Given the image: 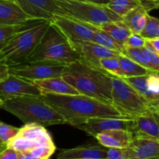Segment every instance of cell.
<instances>
[{
    "instance_id": "obj_1",
    "label": "cell",
    "mask_w": 159,
    "mask_h": 159,
    "mask_svg": "<svg viewBox=\"0 0 159 159\" xmlns=\"http://www.w3.org/2000/svg\"><path fill=\"white\" fill-rule=\"evenodd\" d=\"M43 100L57 111L66 124L77 127L93 117H116L131 119L123 114L112 103L85 95H58L43 93Z\"/></svg>"
},
{
    "instance_id": "obj_2",
    "label": "cell",
    "mask_w": 159,
    "mask_h": 159,
    "mask_svg": "<svg viewBox=\"0 0 159 159\" xmlns=\"http://www.w3.org/2000/svg\"><path fill=\"white\" fill-rule=\"evenodd\" d=\"M61 77L79 94L112 103L111 75L102 68L79 58L65 65Z\"/></svg>"
},
{
    "instance_id": "obj_3",
    "label": "cell",
    "mask_w": 159,
    "mask_h": 159,
    "mask_svg": "<svg viewBox=\"0 0 159 159\" xmlns=\"http://www.w3.org/2000/svg\"><path fill=\"white\" fill-rule=\"evenodd\" d=\"M50 24V20L34 19L26 27L11 36L0 47V63L8 68L25 63Z\"/></svg>"
},
{
    "instance_id": "obj_4",
    "label": "cell",
    "mask_w": 159,
    "mask_h": 159,
    "mask_svg": "<svg viewBox=\"0 0 159 159\" xmlns=\"http://www.w3.org/2000/svg\"><path fill=\"white\" fill-rule=\"evenodd\" d=\"M1 108L12 113L25 124L43 127L66 124L64 118L47 104L41 96H23L2 99Z\"/></svg>"
},
{
    "instance_id": "obj_5",
    "label": "cell",
    "mask_w": 159,
    "mask_h": 159,
    "mask_svg": "<svg viewBox=\"0 0 159 159\" xmlns=\"http://www.w3.org/2000/svg\"><path fill=\"white\" fill-rule=\"evenodd\" d=\"M80 58L72 43L51 22L26 61L58 62L68 64Z\"/></svg>"
},
{
    "instance_id": "obj_6",
    "label": "cell",
    "mask_w": 159,
    "mask_h": 159,
    "mask_svg": "<svg viewBox=\"0 0 159 159\" xmlns=\"http://www.w3.org/2000/svg\"><path fill=\"white\" fill-rule=\"evenodd\" d=\"M111 82L112 104L125 116L132 118L151 111H159L123 78L111 75Z\"/></svg>"
},
{
    "instance_id": "obj_7",
    "label": "cell",
    "mask_w": 159,
    "mask_h": 159,
    "mask_svg": "<svg viewBox=\"0 0 159 159\" xmlns=\"http://www.w3.org/2000/svg\"><path fill=\"white\" fill-rule=\"evenodd\" d=\"M65 15L84 23L99 26L104 23L117 21L120 16L107 6L78 0H54Z\"/></svg>"
},
{
    "instance_id": "obj_8",
    "label": "cell",
    "mask_w": 159,
    "mask_h": 159,
    "mask_svg": "<svg viewBox=\"0 0 159 159\" xmlns=\"http://www.w3.org/2000/svg\"><path fill=\"white\" fill-rule=\"evenodd\" d=\"M66 64L58 62L26 61L9 68V73L29 81L61 77Z\"/></svg>"
},
{
    "instance_id": "obj_9",
    "label": "cell",
    "mask_w": 159,
    "mask_h": 159,
    "mask_svg": "<svg viewBox=\"0 0 159 159\" xmlns=\"http://www.w3.org/2000/svg\"><path fill=\"white\" fill-rule=\"evenodd\" d=\"M71 43L93 41L95 26L67 15H54L51 20Z\"/></svg>"
},
{
    "instance_id": "obj_10",
    "label": "cell",
    "mask_w": 159,
    "mask_h": 159,
    "mask_svg": "<svg viewBox=\"0 0 159 159\" xmlns=\"http://www.w3.org/2000/svg\"><path fill=\"white\" fill-rule=\"evenodd\" d=\"M40 89L33 82L16 76L9 73L8 75L0 81V99L23 96H40Z\"/></svg>"
},
{
    "instance_id": "obj_11",
    "label": "cell",
    "mask_w": 159,
    "mask_h": 159,
    "mask_svg": "<svg viewBox=\"0 0 159 159\" xmlns=\"http://www.w3.org/2000/svg\"><path fill=\"white\" fill-rule=\"evenodd\" d=\"M133 126V119L116 117H93L87 120L77 128L88 134L96 137L99 134L110 130H125L130 132Z\"/></svg>"
},
{
    "instance_id": "obj_12",
    "label": "cell",
    "mask_w": 159,
    "mask_h": 159,
    "mask_svg": "<svg viewBox=\"0 0 159 159\" xmlns=\"http://www.w3.org/2000/svg\"><path fill=\"white\" fill-rule=\"evenodd\" d=\"M15 2L32 19L51 21L54 15H65L54 0H16Z\"/></svg>"
},
{
    "instance_id": "obj_13",
    "label": "cell",
    "mask_w": 159,
    "mask_h": 159,
    "mask_svg": "<svg viewBox=\"0 0 159 159\" xmlns=\"http://www.w3.org/2000/svg\"><path fill=\"white\" fill-rule=\"evenodd\" d=\"M132 119V136L159 141V111H151Z\"/></svg>"
},
{
    "instance_id": "obj_14",
    "label": "cell",
    "mask_w": 159,
    "mask_h": 159,
    "mask_svg": "<svg viewBox=\"0 0 159 159\" xmlns=\"http://www.w3.org/2000/svg\"><path fill=\"white\" fill-rule=\"evenodd\" d=\"M75 49L82 60L96 68H100L99 61L105 57H116L120 54L117 51H112L93 41H81L72 43Z\"/></svg>"
},
{
    "instance_id": "obj_15",
    "label": "cell",
    "mask_w": 159,
    "mask_h": 159,
    "mask_svg": "<svg viewBox=\"0 0 159 159\" xmlns=\"http://www.w3.org/2000/svg\"><path fill=\"white\" fill-rule=\"evenodd\" d=\"M125 154L126 159H158L159 141L133 137Z\"/></svg>"
},
{
    "instance_id": "obj_16",
    "label": "cell",
    "mask_w": 159,
    "mask_h": 159,
    "mask_svg": "<svg viewBox=\"0 0 159 159\" xmlns=\"http://www.w3.org/2000/svg\"><path fill=\"white\" fill-rule=\"evenodd\" d=\"M107 148L101 144L79 146L74 148L61 150L57 155V159H107Z\"/></svg>"
},
{
    "instance_id": "obj_17",
    "label": "cell",
    "mask_w": 159,
    "mask_h": 159,
    "mask_svg": "<svg viewBox=\"0 0 159 159\" xmlns=\"http://www.w3.org/2000/svg\"><path fill=\"white\" fill-rule=\"evenodd\" d=\"M30 19L15 1L0 0V24H18Z\"/></svg>"
},
{
    "instance_id": "obj_18",
    "label": "cell",
    "mask_w": 159,
    "mask_h": 159,
    "mask_svg": "<svg viewBox=\"0 0 159 159\" xmlns=\"http://www.w3.org/2000/svg\"><path fill=\"white\" fill-rule=\"evenodd\" d=\"M95 138L101 145L107 148H124L129 145L133 136L130 132L125 130H110L99 134Z\"/></svg>"
},
{
    "instance_id": "obj_19",
    "label": "cell",
    "mask_w": 159,
    "mask_h": 159,
    "mask_svg": "<svg viewBox=\"0 0 159 159\" xmlns=\"http://www.w3.org/2000/svg\"><path fill=\"white\" fill-rule=\"evenodd\" d=\"M40 89L42 94L52 93L58 95H78L79 92L73 88L62 77L51 78V79H40L32 81Z\"/></svg>"
},
{
    "instance_id": "obj_20",
    "label": "cell",
    "mask_w": 159,
    "mask_h": 159,
    "mask_svg": "<svg viewBox=\"0 0 159 159\" xmlns=\"http://www.w3.org/2000/svg\"><path fill=\"white\" fill-rule=\"evenodd\" d=\"M17 136L37 141L43 145H54V141L49 132L44 127L36 124H25L23 127L20 128Z\"/></svg>"
},
{
    "instance_id": "obj_21",
    "label": "cell",
    "mask_w": 159,
    "mask_h": 159,
    "mask_svg": "<svg viewBox=\"0 0 159 159\" xmlns=\"http://www.w3.org/2000/svg\"><path fill=\"white\" fill-rule=\"evenodd\" d=\"M148 13V12H146L142 6H138L120 17L118 21L128 28L131 33L140 34L144 26Z\"/></svg>"
},
{
    "instance_id": "obj_22",
    "label": "cell",
    "mask_w": 159,
    "mask_h": 159,
    "mask_svg": "<svg viewBox=\"0 0 159 159\" xmlns=\"http://www.w3.org/2000/svg\"><path fill=\"white\" fill-rule=\"evenodd\" d=\"M97 27L107 32L122 48V51L125 47L127 38L131 34V31L118 20L104 23Z\"/></svg>"
},
{
    "instance_id": "obj_23",
    "label": "cell",
    "mask_w": 159,
    "mask_h": 159,
    "mask_svg": "<svg viewBox=\"0 0 159 159\" xmlns=\"http://www.w3.org/2000/svg\"><path fill=\"white\" fill-rule=\"evenodd\" d=\"M153 72V71H152ZM150 74V73H149ZM148 74L145 75L135 76V77L123 78L129 85L133 87L138 93L141 95L144 99L148 101L152 107L159 109V98L153 96L149 92L147 86V79Z\"/></svg>"
},
{
    "instance_id": "obj_24",
    "label": "cell",
    "mask_w": 159,
    "mask_h": 159,
    "mask_svg": "<svg viewBox=\"0 0 159 159\" xmlns=\"http://www.w3.org/2000/svg\"><path fill=\"white\" fill-rule=\"evenodd\" d=\"M118 59H119L120 68L124 75V78L145 75L152 71H155L141 66V65L134 61L133 60L123 54H120L118 56Z\"/></svg>"
},
{
    "instance_id": "obj_25",
    "label": "cell",
    "mask_w": 159,
    "mask_h": 159,
    "mask_svg": "<svg viewBox=\"0 0 159 159\" xmlns=\"http://www.w3.org/2000/svg\"><path fill=\"white\" fill-rule=\"evenodd\" d=\"M93 42L98 43L104 48L122 54V48L107 32L96 26H95L94 34H93Z\"/></svg>"
},
{
    "instance_id": "obj_26",
    "label": "cell",
    "mask_w": 159,
    "mask_h": 159,
    "mask_svg": "<svg viewBox=\"0 0 159 159\" xmlns=\"http://www.w3.org/2000/svg\"><path fill=\"white\" fill-rule=\"evenodd\" d=\"M140 3L141 0H110L107 6L121 17L131 9L140 6Z\"/></svg>"
},
{
    "instance_id": "obj_27",
    "label": "cell",
    "mask_w": 159,
    "mask_h": 159,
    "mask_svg": "<svg viewBox=\"0 0 159 159\" xmlns=\"http://www.w3.org/2000/svg\"><path fill=\"white\" fill-rule=\"evenodd\" d=\"M141 37L145 40L158 38L159 37V20L152 16L148 13L146 15V20L142 30L140 33Z\"/></svg>"
},
{
    "instance_id": "obj_28",
    "label": "cell",
    "mask_w": 159,
    "mask_h": 159,
    "mask_svg": "<svg viewBox=\"0 0 159 159\" xmlns=\"http://www.w3.org/2000/svg\"><path fill=\"white\" fill-rule=\"evenodd\" d=\"M118 56L101 59L99 65H100V68L109 74L116 76V77L124 78V75L120 65Z\"/></svg>"
},
{
    "instance_id": "obj_29",
    "label": "cell",
    "mask_w": 159,
    "mask_h": 159,
    "mask_svg": "<svg viewBox=\"0 0 159 159\" xmlns=\"http://www.w3.org/2000/svg\"><path fill=\"white\" fill-rule=\"evenodd\" d=\"M33 20L34 19H30L26 22L14 25L0 24V47L15 33L18 32L20 30L23 29L27 25H29Z\"/></svg>"
},
{
    "instance_id": "obj_30",
    "label": "cell",
    "mask_w": 159,
    "mask_h": 159,
    "mask_svg": "<svg viewBox=\"0 0 159 159\" xmlns=\"http://www.w3.org/2000/svg\"><path fill=\"white\" fill-rule=\"evenodd\" d=\"M122 54L127 56V57L133 60L134 61L137 62L138 64L141 65V66L144 67L146 68L152 70L151 66L149 65L147 59H146L145 56H144V51L142 48H128V47H125L123 49ZM153 71V70H152Z\"/></svg>"
},
{
    "instance_id": "obj_31",
    "label": "cell",
    "mask_w": 159,
    "mask_h": 159,
    "mask_svg": "<svg viewBox=\"0 0 159 159\" xmlns=\"http://www.w3.org/2000/svg\"><path fill=\"white\" fill-rule=\"evenodd\" d=\"M55 150V145H40L29 151L36 159H49Z\"/></svg>"
},
{
    "instance_id": "obj_32",
    "label": "cell",
    "mask_w": 159,
    "mask_h": 159,
    "mask_svg": "<svg viewBox=\"0 0 159 159\" xmlns=\"http://www.w3.org/2000/svg\"><path fill=\"white\" fill-rule=\"evenodd\" d=\"M20 128L8 125L4 123H0V141L4 144H6L12 138L16 137L18 134Z\"/></svg>"
},
{
    "instance_id": "obj_33",
    "label": "cell",
    "mask_w": 159,
    "mask_h": 159,
    "mask_svg": "<svg viewBox=\"0 0 159 159\" xmlns=\"http://www.w3.org/2000/svg\"><path fill=\"white\" fill-rule=\"evenodd\" d=\"M144 56L153 71H158L159 69V54L152 49L148 44H144L143 48Z\"/></svg>"
},
{
    "instance_id": "obj_34",
    "label": "cell",
    "mask_w": 159,
    "mask_h": 159,
    "mask_svg": "<svg viewBox=\"0 0 159 159\" xmlns=\"http://www.w3.org/2000/svg\"><path fill=\"white\" fill-rule=\"evenodd\" d=\"M147 86L149 92L153 96L159 98V76L158 71H153L148 74L147 79Z\"/></svg>"
},
{
    "instance_id": "obj_35",
    "label": "cell",
    "mask_w": 159,
    "mask_h": 159,
    "mask_svg": "<svg viewBox=\"0 0 159 159\" xmlns=\"http://www.w3.org/2000/svg\"><path fill=\"white\" fill-rule=\"evenodd\" d=\"M144 44H145V39L143 38L141 34L131 33L126 41L125 47L132 48H142L144 47Z\"/></svg>"
},
{
    "instance_id": "obj_36",
    "label": "cell",
    "mask_w": 159,
    "mask_h": 159,
    "mask_svg": "<svg viewBox=\"0 0 159 159\" xmlns=\"http://www.w3.org/2000/svg\"><path fill=\"white\" fill-rule=\"evenodd\" d=\"M107 159H126L125 148H109L107 152Z\"/></svg>"
},
{
    "instance_id": "obj_37",
    "label": "cell",
    "mask_w": 159,
    "mask_h": 159,
    "mask_svg": "<svg viewBox=\"0 0 159 159\" xmlns=\"http://www.w3.org/2000/svg\"><path fill=\"white\" fill-rule=\"evenodd\" d=\"M0 159H19L18 152L10 148H5L0 151Z\"/></svg>"
},
{
    "instance_id": "obj_38",
    "label": "cell",
    "mask_w": 159,
    "mask_h": 159,
    "mask_svg": "<svg viewBox=\"0 0 159 159\" xmlns=\"http://www.w3.org/2000/svg\"><path fill=\"white\" fill-rule=\"evenodd\" d=\"M145 43L159 54V37L158 38L145 40Z\"/></svg>"
},
{
    "instance_id": "obj_39",
    "label": "cell",
    "mask_w": 159,
    "mask_h": 159,
    "mask_svg": "<svg viewBox=\"0 0 159 159\" xmlns=\"http://www.w3.org/2000/svg\"><path fill=\"white\" fill-rule=\"evenodd\" d=\"M18 152V158L19 159H36L31 155L30 151H23V152Z\"/></svg>"
},
{
    "instance_id": "obj_40",
    "label": "cell",
    "mask_w": 159,
    "mask_h": 159,
    "mask_svg": "<svg viewBox=\"0 0 159 159\" xmlns=\"http://www.w3.org/2000/svg\"><path fill=\"white\" fill-rule=\"evenodd\" d=\"M9 74V68L6 65L0 63V81L4 79Z\"/></svg>"
},
{
    "instance_id": "obj_41",
    "label": "cell",
    "mask_w": 159,
    "mask_h": 159,
    "mask_svg": "<svg viewBox=\"0 0 159 159\" xmlns=\"http://www.w3.org/2000/svg\"><path fill=\"white\" fill-rule=\"evenodd\" d=\"M85 1L88 2L94 3V4L101 5V6H107L110 0H85Z\"/></svg>"
},
{
    "instance_id": "obj_42",
    "label": "cell",
    "mask_w": 159,
    "mask_h": 159,
    "mask_svg": "<svg viewBox=\"0 0 159 159\" xmlns=\"http://www.w3.org/2000/svg\"><path fill=\"white\" fill-rule=\"evenodd\" d=\"M5 148H6V144H0V151L3 150V149H4Z\"/></svg>"
},
{
    "instance_id": "obj_43",
    "label": "cell",
    "mask_w": 159,
    "mask_h": 159,
    "mask_svg": "<svg viewBox=\"0 0 159 159\" xmlns=\"http://www.w3.org/2000/svg\"><path fill=\"white\" fill-rule=\"evenodd\" d=\"M2 100L1 99H0V108H1V106H2Z\"/></svg>"
},
{
    "instance_id": "obj_44",
    "label": "cell",
    "mask_w": 159,
    "mask_h": 159,
    "mask_svg": "<svg viewBox=\"0 0 159 159\" xmlns=\"http://www.w3.org/2000/svg\"><path fill=\"white\" fill-rule=\"evenodd\" d=\"M0 144H4V143H2L1 141H0Z\"/></svg>"
},
{
    "instance_id": "obj_45",
    "label": "cell",
    "mask_w": 159,
    "mask_h": 159,
    "mask_svg": "<svg viewBox=\"0 0 159 159\" xmlns=\"http://www.w3.org/2000/svg\"><path fill=\"white\" fill-rule=\"evenodd\" d=\"M77 159H93V158H77Z\"/></svg>"
},
{
    "instance_id": "obj_46",
    "label": "cell",
    "mask_w": 159,
    "mask_h": 159,
    "mask_svg": "<svg viewBox=\"0 0 159 159\" xmlns=\"http://www.w3.org/2000/svg\"><path fill=\"white\" fill-rule=\"evenodd\" d=\"M78 1H84V2H85V0H78Z\"/></svg>"
},
{
    "instance_id": "obj_47",
    "label": "cell",
    "mask_w": 159,
    "mask_h": 159,
    "mask_svg": "<svg viewBox=\"0 0 159 159\" xmlns=\"http://www.w3.org/2000/svg\"><path fill=\"white\" fill-rule=\"evenodd\" d=\"M12 1H16V0H12Z\"/></svg>"
}]
</instances>
